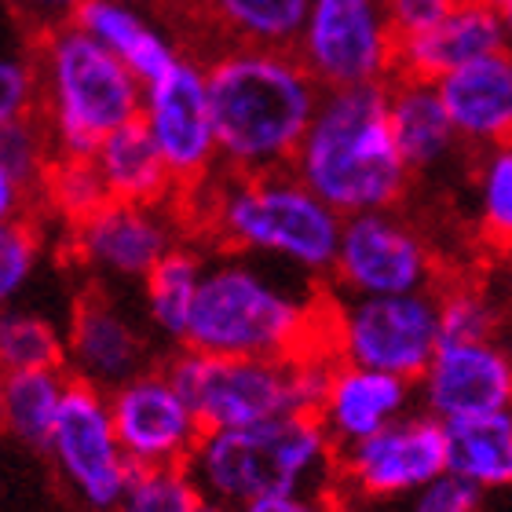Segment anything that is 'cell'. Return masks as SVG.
Masks as SVG:
<instances>
[{"label":"cell","instance_id":"8","mask_svg":"<svg viewBox=\"0 0 512 512\" xmlns=\"http://www.w3.org/2000/svg\"><path fill=\"white\" fill-rule=\"evenodd\" d=\"M439 344L436 297H348L326 304V348L337 363L363 366L417 384Z\"/></svg>","mask_w":512,"mask_h":512},{"label":"cell","instance_id":"32","mask_svg":"<svg viewBox=\"0 0 512 512\" xmlns=\"http://www.w3.org/2000/svg\"><path fill=\"white\" fill-rule=\"evenodd\" d=\"M41 264V235L26 216L0 220V308H11Z\"/></svg>","mask_w":512,"mask_h":512},{"label":"cell","instance_id":"25","mask_svg":"<svg viewBox=\"0 0 512 512\" xmlns=\"http://www.w3.org/2000/svg\"><path fill=\"white\" fill-rule=\"evenodd\" d=\"M220 48H293L308 0H191Z\"/></svg>","mask_w":512,"mask_h":512},{"label":"cell","instance_id":"14","mask_svg":"<svg viewBox=\"0 0 512 512\" xmlns=\"http://www.w3.org/2000/svg\"><path fill=\"white\" fill-rule=\"evenodd\" d=\"M107 410L132 465H187L194 443L202 439L198 417L161 366H143L110 388Z\"/></svg>","mask_w":512,"mask_h":512},{"label":"cell","instance_id":"21","mask_svg":"<svg viewBox=\"0 0 512 512\" xmlns=\"http://www.w3.org/2000/svg\"><path fill=\"white\" fill-rule=\"evenodd\" d=\"M70 22L103 44L118 63H125L139 85L158 81L180 59V48L161 30L158 19L147 8H136L125 0H81Z\"/></svg>","mask_w":512,"mask_h":512},{"label":"cell","instance_id":"43","mask_svg":"<svg viewBox=\"0 0 512 512\" xmlns=\"http://www.w3.org/2000/svg\"><path fill=\"white\" fill-rule=\"evenodd\" d=\"M0 432H4V414H0Z\"/></svg>","mask_w":512,"mask_h":512},{"label":"cell","instance_id":"36","mask_svg":"<svg viewBox=\"0 0 512 512\" xmlns=\"http://www.w3.org/2000/svg\"><path fill=\"white\" fill-rule=\"evenodd\" d=\"M461 0H381L384 19L392 26L395 37H406V33H417L439 22L447 11L458 8Z\"/></svg>","mask_w":512,"mask_h":512},{"label":"cell","instance_id":"37","mask_svg":"<svg viewBox=\"0 0 512 512\" xmlns=\"http://www.w3.org/2000/svg\"><path fill=\"white\" fill-rule=\"evenodd\" d=\"M238 512H337L330 491H300V494H271L260 502L242 505Z\"/></svg>","mask_w":512,"mask_h":512},{"label":"cell","instance_id":"15","mask_svg":"<svg viewBox=\"0 0 512 512\" xmlns=\"http://www.w3.org/2000/svg\"><path fill=\"white\" fill-rule=\"evenodd\" d=\"M425 414L436 421L498 414L512 403V363L502 341H439L417 377Z\"/></svg>","mask_w":512,"mask_h":512},{"label":"cell","instance_id":"39","mask_svg":"<svg viewBox=\"0 0 512 512\" xmlns=\"http://www.w3.org/2000/svg\"><path fill=\"white\" fill-rule=\"evenodd\" d=\"M26 198H30V187L0 165V220H15L26 213Z\"/></svg>","mask_w":512,"mask_h":512},{"label":"cell","instance_id":"20","mask_svg":"<svg viewBox=\"0 0 512 512\" xmlns=\"http://www.w3.org/2000/svg\"><path fill=\"white\" fill-rule=\"evenodd\" d=\"M410 403H414V384L403 377L333 363L330 384H326L315 417H319L322 432L330 436L333 450H341L410 414Z\"/></svg>","mask_w":512,"mask_h":512},{"label":"cell","instance_id":"12","mask_svg":"<svg viewBox=\"0 0 512 512\" xmlns=\"http://www.w3.org/2000/svg\"><path fill=\"white\" fill-rule=\"evenodd\" d=\"M44 450H52L55 469L81 509L114 512L128 483V472H132V461L125 458L118 432L110 425L107 392L70 377Z\"/></svg>","mask_w":512,"mask_h":512},{"label":"cell","instance_id":"31","mask_svg":"<svg viewBox=\"0 0 512 512\" xmlns=\"http://www.w3.org/2000/svg\"><path fill=\"white\" fill-rule=\"evenodd\" d=\"M37 187H41L48 205L70 227H77L81 220H88V216L96 213L99 205L110 202L107 187L99 180L92 158H52L44 165Z\"/></svg>","mask_w":512,"mask_h":512},{"label":"cell","instance_id":"11","mask_svg":"<svg viewBox=\"0 0 512 512\" xmlns=\"http://www.w3.org/2000/svg\"><path fill=\"white\" fill-rule=\"evenodd\" d=\"M139 125L154 139L176 194H198L220 169L213 118L205 96V70L198 59L180 55L169 74L143 85Z\"/></svg>","mask_w":512,"mask_h":512},{"label":"cell","instance_id":"41","mask_svg":"<svg viewBox=\"0 0 512 512\" xmlns=\"http://www.w3.org/2000/svg\"><path fill=\"white\" fill-rule=\"evenodd\" d=\"M476 4H487V8L502 11V15H509V8H512V0H476Z\"/></svg>","mask_w":512,"mask_h":512},{"label":"cell","instance_id":"26","mask_svg":"<svg viewBox=\"0 0 512 512\" xmlns=\"http://www.w3.org/2000/svg\"><path fill=\"white\" fill-rule=\"evenodd\" d=\"M202 271H205L202 256L194 253L191 246L176 242V246L165 256H158V264L143 275L147 319L165 341L183 344V333H187V319H191L194 297H198Z\"/></svg>","mask_w":512,"mask_h":512},{"label":"cell","instance_id":"3","mask_svg":"<svg viewBox=\"0 0 512 512\" xmlns=\"http://www.w3.org/2000/svg\"><path fill=\"white\" fill-rule=\"evenodd\" d=\"M289 172L341 220L395 209L410 187V169L388 132L384 85L322 92Z\"/></svg>","mask_w":512,"mask_h":512},{"label":"cell","instance_id":"4","mask_svg":"<svg viewBox=\"0 0 512 512\" xmlns=\"http://www.w3.org/2000/svg\"><path fill=\"white\" fill-rule=\"evenodd\" d=\"M333 458L337 450L319 417L282 414L256 425L202 432L187 472L202 502L238 512L271 494L330 491Z\"/></svg>","mask_w":512,"mask_h":512},{"label":"cell","instance_id":"22","mask_svg":"<svg viewBox=\"0 0 512 512\" xmlns=\"http://www.w3.org/2000/svg\"><path fill=\"white\" fill-rule=\"evenodd\" d=\"M384 114H388L395 150L406 161L410 176L436 169L458 150V136L450 128L447 110L439 103L432 81L392 74L384 81Z\"/></svg>","mask_w":512,"mask_h":512},{"label":"cell","instance_id":"19","mask_svg":"<svg viewBox=\"0 0 512 512\" xmlns=\"http://www.w3.org/2000/svg\"><path fill=\"white\" fill-rule=\"evenodd\" d=\"M458 143L491 150L512 132V59L509 52L483 55L432 81Z\"/></svg>","mask_w":512,"mask_h":512},{"label":"cell","instance_id":"16","mask_svg":"<svg viewBox=\"0 0 512 512\" xmlns=\"http://www.w3.org/2000/svg\"><path fill=\"white\" fill-rule=\"evenodd\" d=\"M180 242L169 205L103 202L74 227L77 256L110 278H143Z\"/></svg>","mask_w":512,"mask_h":512},{"label":"cell","instance_id":"17","mask_svg":"<svg viewBox=\"0 0 512 512\" xmlns=\"http://www.w3.org/2000/svg\"><path fill=\"white\" fill-rule=\"evenodd\" d=\"M509 48V15L476 4V0H461L458 8L447 11L439 22L425 26L417 33L395 37L392 66L395 74L421 77V81H436L465 63H476L483 55L505 52Z\"/></svg>","mask_w":512,"mask_h":512},{"label":"cell","instance_id":"9","mask_svg":"<svg viewBox=\"0 0 512 512\" xmlns=\"http://www.w3.org/2000/svg\"><path fill=\"white\" fill-rule=\"evenodd\" d=\"M447 472L443 458V428L428 414H403L374 436L341 447L333 458L330 498L337 512L359 505L363 509H399V505Z\"/></svg>","mask_w":512,"mask_h":512},{"label":"cell","instance_id":"2","mask_svg":"<svg viewBox=\"0 0 512 512\" xmlns=\"http://www.w3.org/2000/svg\"><path fill=\"white\" fill-rule=\"evenodd\" d=\"M326 304L300 297L246 256L205 264L180 348L242 359H300L326 348Z\"/></svg>","mask_w":512,"mask_h":512},{"label":"cell","instance_id":"33","mask_svg":"<svg viewBox=\"0 0 512 512\" xmlns=\"http://www.w3.org/2000/svg\"><path fill=\"white\" fill-rule=\"evenodd\" d=\"M480 216L483 231L505 246L512 235V150L509 143L491 147L480 165Z\"/></svg>","mask_w":512,"mask_h":512},{"label":"cell","instance_id":"29","mask_svg":"<svg viewBox=\"0 0 512 512\" xmlns=\"http://www.w3.org/2000/svg\"><path fill=\"white\" fill-rule=\"evenodd\" d=\"M436 297V322L439 341L454 344H476V341H498L502 333V308L491 297V289L480 282H454Z\"/></svg>","mask_w":512,"mask_h":512},{"label":"cell","instance_id":"28","mask_svg":"<svg viewBox=\"0 0 512 512\" xmlns=\"http://www.w3.org/2000/svg\"><path fill=\"white\" fill-rule=\"evenodd\" d=\"M63 370V337L44 315L0 308V374Z\"/></svg>","mask_w":512,"mask_h":512},{"label":"cell","instance_id":"23","mask_svg":"<svg viewBox=\"0 0 512 512\" xmlns=\"http://www.w3.org/2000/svg\"><path fill=\"white\" fill-rule=\"evenodd\" d=\"M92 165H96L99 180L107 187L110 202L169 205L176 198V183H172L154 139L147 136V128L139 125V118L99 139Z\"/></svg>","mask_w":512,"mask_h":512},{"label":"cell","instance_id":"40","mask_svg":"<svg viewBox=\"0 0 512 512\" xmlns=\"http://www.w3.org/2000/svg\"><path fill=\"white\" fill-rule=\"evenodd\" d=\"M125 4H136V8H176L183 0H125Z\"/></svg>","mask_w":512,"mask_h":512},{"label":"cell","instance_id":"38","mask_svg":"<svg viewBox=\"0 0 512 512\" xmlns=\"http://www.w3.org/2000/svg\"><path fill=\"white\" fill-rule=\"evenodd\" d=\"M15 8H19V15H26L30 22H37V26H59V22H70V15L77 11V4L81 0H11Z\"/></svg>","mask_w":512,"mask_h":512},{"label":"cell","instance_id":"7","mask_svg":"<svg viewBox=\"0 0 512 512\" xmlns=\"http://www.w3.org/2000/svg\"><path fill=\"white\" fill-rule=\"evenodd\" d=\"M330 352H308L300 359H242L180 348L161 366L176 392L187 399L202 432L242 428L282 414H319L333 374Z\"/></svg>","mask_w":512,"mask_h":512},{"label":"cell","instance_id":"10","mask_svg":"<svg viewBox=\"0 0 512 512\" xmlns=\"http://www.w3.org/2000/svg\"><path fill=\"white\" fill-rule=\"evenodd\" d=\"M322 92L384 85L395 74V33L381 0H308V15L289 48Z\"/></svg>","mask_w":512,"mask_h":512},{"label":"cell","instance_id":"35","mask_svg":"<svg viewBox=\"0 0 512 512\" xmlns=\"http://www.w3.org/2000/svg\"><path fill=\"white\" fill-rule=\"evenodd\" d=\"M37 118V70L22 55H0V125Z\"/></svg>","mask_w":512,"mask_h":512},{"label":"cell","instance_id":"5","mask_svg":"<svg viewBox=\"0 0 512 512\" xmlns=\"http://www.w3.org/2000/svg\"><path fill=\"white\" fill-rule=\"evenodd\" d=\"M33 70L52 158H92L99 139L139 118L143 85L74 22L44 30Z\"/></svg>","mask_w":512,"mask_h":512},{"label":"cell","instance_id":"30","mask_svg":"<svg viewBox=\"0 0 512 512\" xmlns=\"http://www.w3.org/2000/svg\"><path fill=\"white\" fill-rule=\"evenodd\" d=\"M198 502L187 465H132L114 512H191Z\"/></svg>","mask_w":512,"mask_h":512},{"label":"cell","instance_id":"13","mask_svg":"<svg viewBox=\"0 0 512 512\" xmlns=\"http://www.w3.org/2000/svg\"><path fill=\"white\" fill-rule=\"evenodd\" d=\"M330 275L348 297L432 293L436 256L403 216L377 209L341 220Z\"/></svg>","mask_w":512,"mask_h":512},{"label":"cell","instance_id":"24","mask_svg":"<svg viewBox=\"0 0 512 512\" xmlns=\"http://www.w3.org/2000/svg\"><path fill=\"white\" fill-rule=\"evenodd\" d=\"M447 472L476 483L480 491H502L512 480V414H476L439 421Z\"/></svg>","mask_w":512,"mask_h":512},{"label":"cell","instance_id":"27","mask_svg":"<svg viewBox=\"0 0 512 512\" xmlns=\"http://www.w3.org/2000/svg\"><path fill=\"white\" fill-rule=\"evenodd\" d=\"M70 384L66 370H22V374H0V414L4 432L26 443V447H48L52 425L63 406V392Z\"/></svg>","mask_w":512,"mask_h":512},{"label":"cell","instance_id":"42","mask_svg":"<svg viewBox=\"0 0 512 512\" xmlns=\"http://www.w3.org/2000/svg\"><path fill=\"white\" fill-rule=\"evenodd\" d=\"M191 512H227V509H220V505H209V502H198Z\"/></svg>","mask_w":512,"mask_h":512},{"label":"cell","instance_id":"6","mask_svg":"<svg viewBox=\"0 0 512 512\" xmlns=\"http://www.w3.org/2000/svg\"><path fill=\"white\" fill-rule=\"evenodd\" d=\"M209 235L231 253L267 256L300 275H330L341 216L322 205L289 169L205 183Z\"/></svg>","mask_w":512,"mask_h":512},{"label":"cell","instance_id":"18","mask_svg":"<svg viewBox=\"0 0 512 512\" xmlns=\"http://www.w3.org/2000/svg\"><path fill=\"white\" fill-rule=\"evenodd\" d=\"M143 366H147V344L139 337L136 322L107 297L88 293L74 308L70 333L63 341L66 374L81 384H92L99 392H110L132 374H139Z\"/></svg>","mask_w":512,"mask_h":512},{"label":"cell","instance_id":"34","mask_svg":"<svg viewBox=\"0 0 512 512\" xmlns=\"http://www.w3.org/2000/svg\"><path fill=\"white\" fill-rule=\"evenodd\" d=\"M483 498L487 491H480L476 483L461 480L454 472H439L436 480L417 487L395 512H483Z\"/></svg>","mask_w":512,"mask_h":512},{"label":"cell","instance_id":"1","mask_svg":"<svg viewBox=\"0 0 512 512\" xmlns=\"http://www.w3.org/2000/svg\"><path fill=\"white\" fill-rule=\"evenodd\" d=\"M216 158L231 176L289 169L322 88L289 48H220L202 63Z\"/></svg>","mask_w":512,"mask_h":512}]
</instances>
